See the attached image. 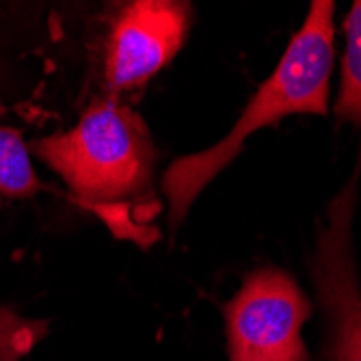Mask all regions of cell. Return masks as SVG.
Here are the masks:
<instances>
[{
    "label": "cell",
    "mask_w": 361,
    "mask_h": 361,
    "mask_svg": "<svg viewBox=\"0 0 361 361\" xmlns=\"http://www.w3.org/2000/svg\"><path fill=\"white\" fill-rule=\"evenodd\" d=\"M30 154L52 169L70 197L100 219L117 238L149 245L156 145L145 119L117 97L87 106L70 130L35 139Z\"/></svg>",
    "instance_id": "obj_1"
},
{
    "label": "cell",
    "mask_w": 361,
    "mask_h": 361,
    "mask_svg": "<svg viewBox=\"0 0 361 361\" xmlns=\"http://www.w3.org/2000/svg\"><path fill=\"white\" fill-rule=\"evenodd\" d=\"M334 0H314L271 76L257 87L232 130L212 147L176 158L162 173L169 204V227L176 229L197 197L243 152L247 139L286 117L329 113V85L336 63Z\"/></svg>",
    "instance_id": "obj_2"
},
{
    "label": "cell",
    "mask_w": 361,
    "mask_h": 361,
    "mask_svg": "<svg viewBox=\"0 0 361 361\" xmlns=\"http://www.w3.org/2000/svg\"><path fill=\"white\" fill-rule=\"evenodd\" d=\"M359 178L361 156L316 221L310 279L320 310L318 361H361V279L353 236Z\"/></svg>",
    "instance_id": "obj_3"
},
{
    "label": "cell",
    "mask_w": 361,
    "mask_h": 361,
    "mask_svg": "<svg viewBox=\"0 0 361 361\" xmlns=\"http://www.w3.org/2000/svg\"><path fill=\"white\" fill-rule=\"evenodd\" d=\"M314 303L290 273L251 271L223 305L227 361H310L303 326Z\"/></svg>",
    "instance_id": "obj_4"
},
{
    "label": "cell",
    "mask_w": 361,
    "mask_h": 361,
    "mask_svg": "<svg viewBox=\"0 0 361 361\" xmlns=\"http://www.w3.org/2000/svg\"><path fill=\"white\" fill-rule=\"evenodd\" d=\"M190 28V5L180 0H137L126 5L106 39L104 82L115 97L141 87L173 61Z\"/></svg>",
    "instance_id": "obj_5"
},
{
    "label": "cell",
    "mask_w": 361,
    "mask_h": 361,
    "mask_svg": "<svg viewBox=\"0 0 361 361\" xmlns=\"http://www.w3.org/2000/svg\"><path fill=\"white\" fill-rule=\"evenodd\" d=\"M344 35L346 46L334 115L340 123L361 128V0H355L344 20Z\"/></svg>",
    "instance_id": "obj_6"
},
{
    "label": "cell",
    "mask_w": 361,
    "mask_h": 361,
    "mask_svg": "<svg viewBox=\"0 0 361 361\" xmlns=\"http://www.w3.org/2000/svg\"><path fill=\"white\" fill-rule=\"evenodd\" d=\"M39 188L42 182L32 167L28 143L20 130L0 126V195L9 200H28Z\"/></svg>",
    "instance_id": "obj_7"
},
{
    "label": "cell",
    "mask_w": 361,
    "mask_h": 361,
    "mask_svg": "<svg viewBox=\"0 0 361 361\" xmlns=\"http://www.w3.org/2000/svg\"><path fill=\"white\" fill-rule=\"evenodd\" d=\"M50 331L48 320L24 318L0 305V361H20Z\"/></svg>",
    "instance_id": "obj_8"
}]
</instances>
